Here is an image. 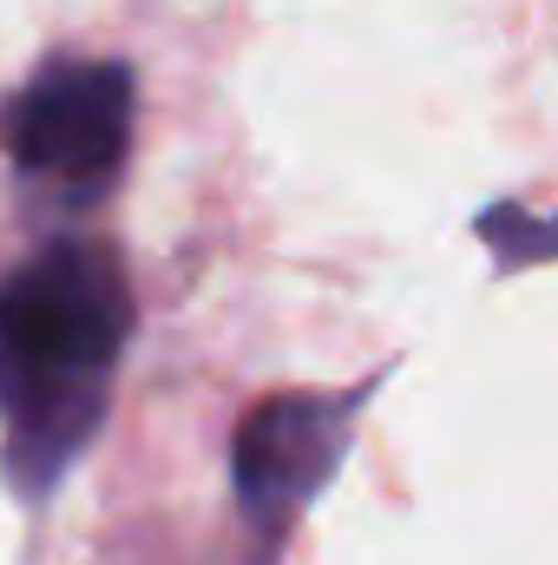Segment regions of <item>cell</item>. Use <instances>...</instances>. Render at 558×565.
<instances>
[{
  "instance_id": "6da1fadb",
  "label": "cell",
  "mask_w": 558,
  "mask_h": 565,
  "mask_svg": "<svg viewBox=\"0 0 558 565\" xmlns=\"http://www.w3.org/2000/svg\"><path fill=\"white\" fill-rule=\"evenodd\" d=\"M139 302L106 237L60 231L0 277V480L40 513L112 422Z\"/></svg>"
},
{
  "instance_id": "7a4b0ae2",
  "label": "cell",
  "mask_w": 558,
  "mask_h": 565,
  "mask_svg": "<svg viewBox=\"0 0 558 565\" xmlns=\"http://www.w3.org/2000/svg\"><path fill=\"white\" fill-rule=\"evenodd\" d=\"M139 126V73L126 60L53 53L0 99V151L26 191L60 211H93L112 198Z\"/></svg>"
},
{
  "instance_id": "3957f363",
  "label": "cell",
  "mask_w": 558,
  "mask_h": 565,
  "mask_svg": "<svg viewBox=\"0 0 558 565\" xmlns=\"http://www.w3.org/2000/svg\"><path fill=\"white\" fill-rule=\"evenodd\" d=\"M388 375H362L355 388H282L244 408V422L230 434V493H237V520L250 533L257 565H277L289 533L302 526V513L335 487L355 422L368 415V402L382 395Z\"/></svg>"
},
{
  "instance_id": "277c9868",
  "label": "cell",
  "mask_w": 558,
  "mask_h": 565,
  "mask_svg": "<svg viewBox=\"0 0 558 565\" xmlns=\"http://www.w3.org/2000/svg\"><path fill=\"white\" fill-rule=\"evenodd\" d=\"M473 237L493 250V270H500V277H519V270H533V264H558L552 217H533L519 198H493V204L473 217Z\"/></svg>"
},
{
  "instance_id": "5b68a950",
  "label": "cell",
  "mask_w": 558,
  "mask_h": 565,
  "mask_svg": "<svg viewBox=\"0 0 558 565\" xmlns=\"http://www.w3.org/2000/svg\"><path fill=\"white\" fill-rule=\"evenodd\" d=\"M552 231H558V217H552Z\"/></svg>"
}]
</instances>
